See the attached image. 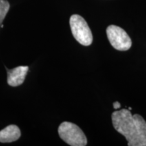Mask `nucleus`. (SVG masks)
<instances>
[{"label": "nucleus", "instance_id": "1a4fd4ad", "mask_svg": "<svg viewBox=\"0 0 146 146\" xmlns=\"http://www.w3.org/2000/svg\"><path fill=\"white\" fill-rule=\"evenodd\" d=\"M129 110H132V108H131L130 107V108H129Z\"/></svg>", "mask_w": 146, "mask_h": 146}, {"label": "nucleus", "instance_id": "39448f33", "mask_svg": "<svg viewBox=\"0 0 146 146\" xmlns=\"http://www.w3.org/2000/svg\"><path fill=\"white\" fill-rule=\"evenodd\" d=\"M5 69L8 74L7 81L8 85L12 87H17L22 85L25 81L29 67L27 66H20L13 69H8L5 67Z\"/></svg>", "mask_w": 146, "mask_h": 146}, {"label": "nucleus", "instance_id": "20e7f679", "mask_svg": "<svg viewBox=\"0 0 146 146\" xmlns=\"http://www.w3.org/2000/svg\"><path fill=\"white\" fill-rule=\"evenodd\" d=\"M107 36L112 45L116 50L127 51L131 48L132 41L125 30L116 25H110L106 29Z\"/></svg>", "mask_w": 146, "mask_h": 146}, {"label": "nucleus", "instance_id": "0eeeda50", "mask_svg": "<svg viewBox=\"0 0 146 146\" xmlns=\"http://www.w3.org/2000/svg\"><path fill=\"white\" fill-rule=\"evenodd\" d=\"M10 3L7 0H0V27L10 10Z\"/></svg>", "mask_w": 146, "mask_h": 146}, {"label": "nucleus", "instance_id": "f03ea898", "mask_svg": "<svg viewBox=\"0 0 146 146\" xmlns=\"http://www.w3.org/2000/svg\"><path fill=\"white\" fill-rule=\"evenodd\" d=\"M60 138L71 146H85L87 139L85 133L75 124L64 122L58 127Z\"/></svg>", "mask_w": 146, "mask_h": 146}, {"label": "nucleus", "instance_id": "423d86ee", "mask_svg": "<svg viewBox=\"0 0 146 146\" xmlns=\"http://www.w3.org/2000/svg\"><path fill=\"white\" fill-rule=\"evenodd\" d=\"M21 135V130L17 126L11 125L0 131V142L11 143L17 141Z\"/></svg>", "mask_w": 146, "mask_h": 146}, {"label": "nucleus", "instance_id": "6e6552de", "mask_svg": "<svg viewBox=\"0 0 146 146\" xmlns=\"http://www.w3.org/2000/svg\"><path fill=\"white\" fill-rule=\"evenodd\" d=\"M120 106H121V105H120V104L118 102H114V104H113V107H114V108L115 110L119 109Z\"/></svg>", "mask_w": 146, "mask_h": 146}, {"label": "nucleus", "instance_id": "7ed1b4c3", "mask_svg": "<svg viewBox=\"0 0 146 146\" xmlns=\"http://www.w3.org/2000/svg\"><path fill=\"white\" fill-rule=\"evenodd\" d=\"M71 31L74 39L80 44L89 46L92 43L93 35L85 20L78 14H74L70 18Z\"/></svg>", "mask_w": 146, "mask_h": 146}, {"label": "nucleus", "instance_id": "f257e3e1", "mask_svg": "<svg viewBox=\"0 0 146 146\" xmlns=\"http://www.w3.org/2000/svg\"><path fill=\"white\" fill-rule=\"evenodd\" d=\"M114 129L125 137L129 146H146V121L141 115L122 109L112 114Z\"/></svg>", "mask_w": 146, "mask_h": 146}]
</instances>
